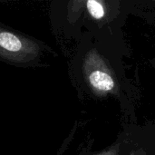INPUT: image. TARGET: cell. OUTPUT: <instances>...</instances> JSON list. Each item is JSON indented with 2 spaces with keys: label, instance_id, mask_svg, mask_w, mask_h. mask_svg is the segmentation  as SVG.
Wrapping results in <instances>:
<instances>
[{
  "label": "cell",
  "instance_id": "7a4b0ae2",
  "mask_svg": "<svg viewBox=\"0 0 155 155\" xmlns=\"http://www.w3.org/2000/svg\"><path fill=\"white\" fill-rule=\"evenodd\" d=\"M87 79L89 84L98 93H111L115 89L113 76L103 68H93L89 71Z\"/></svg>",
  "mask_w": 155,
  "mask_h": 155
},
{
  "label": "cell",
  "instance_id": "277c9868",
  "mask_svg": "<svg viewBox=\"0 0 155 155\" xmlns=\"http://www.w3.org/2000/svg\"><path fill=\"white\" fill-rule=\"evenodd\" d=\"M119 154V148H118V146H116V147H113V148H111L110 150H108V151H106V152H104V153H100V154H97V155H118Z\"/></svg>",
  "mask_w": 155,
  "mask_h": 155
},
{
  "label": "cell",
  "instance_id": "5b68a950",
  "mask_svg": "<svg viewBox=\"0 0 155 155\" xmlns=\"http://www.w3.org/2000/svg\"><path fill=\"white\" fill-rule=\"evenodd\" d=\"M134 155H143V154H141V153H135V154Z\"/></svg>",
  "mask_w": 155,
  "mask_h": 155
},
{
  "label": "cell",
  "instance_id": "3957f363",
  "mask_svg": "<svg viewBox=\"0 0 155 155\" xmlns=\"http://www.w3.org/2000/svg\"><path fill=\"white\" fill-rule=\"evenodd\" d=\"M86 8L90 15L94 19H102L105 15L104 3L96 0H89L86 2Z\"/></svg>",
  "mask_w": 155,
  "mask_h": 155
},
{
  "label": "cell",
  "instance_id": "6da1fadb",
  "mask_svg": "<svg viewBox=\"0 0 155 155\" xmlns=\"http://www.w3.org/2000/svg\"><path fill=\"white\" fill-rule=\"evenodd\" d=\"M0 46L2 54L5 53L9 57L24 56L37 52V45L5 30H2L0 34Z\"/></svg>",
  "mask_w": 155,
  "mask_h": 155
}]
</instances>
